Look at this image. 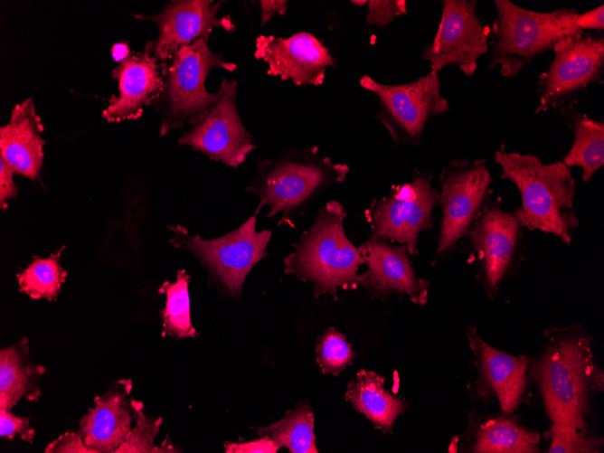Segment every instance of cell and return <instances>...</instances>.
Listing matches in <instances>:
<instances>
[{"instance_id": "obj_29", "label": "cell", "mask_w": 604, "mask_h": 453, "mask_svg": "<svg viewBox=\"0 0 604 453\" xmlns=\"http://www.w3.org/2000/svg\"><path fill=\"white\" fill-rule=\"evenodd\" d=\"M135 409L136 427L131 429L125 440L115 453H161L178 452L166 439L160 447L154 445V439L157 435L162 418L153 419L143 411V403L133 400Z\"/></svg>"}, {"instance_id": "obj_20", "label": "cell", "mask_w": 604, "mask_h": 453, "mask_svg": "<svg viewBox=\"0 0 604 453\" xmlns=\"http://www.w3.org/2000/svg\"><path fill=\"white\" fill-rule=\"evenodd\" d=\"M130 379L116 381L80 422L85 444L95 453H115L131 430L135 409Z\"/></svg>"}, {"instance_id": "obj_16", "label": "cell", "mask_w": 604, "mask_h": 453, "mask_svg": "<svg viewBox=\"0 0 604 453\" xmlns=\"http://www.w3.org/2000/svg\"><path fill=\"white\" fill-rule=\"evenodd\" d=\"M254 57L267 63V74L291 80L297 86L323 84L326 69L336 68L329 49L313 34L299 32L289 37L260 35Z\"/></svg>"}, {"instance_id": "obj_14", "label": "cell", "mask_w": 604, "mask_h": 453, "mask_svg": "<svg viewBox=\"0 0 604 453\" xmlns=\"http://www.w3.org/2000/svg\"><path fill=\"white\" fill-rule=\"evenodd\" d=\"M441 4L437 33L420 57L438 72L454 65L467 77L472 76L478 59L488 51L489 30L477 16L475 0H443Z\"/></svg>"}, {"instance_id": "obj_24", "label": "cell", "mask_w": 604, "mask_h": 453, "mask_svg": "<svg viewBox=\"0 0 604 453\" xmlns=\"http://www.w3.org/2000/svg\"><path fill=\"white\" fill-rule=\"evenodd\" d=\"M561 109L574 133V141L562 162L570 168L580 167L581 179L587 183L604 165V122L580 112L572 103Z\"/></svg>"}, {"instance_id": "obj_2", "label": "cell", "mask_w": 604, "mask_h": 453, "mask_svg": "<svg viewBox=\"0 0 604 453\" xmlns=\"http://www.w3.org/2000/svg\"><path fill=\"white\" fill-rule=\"evenodd\" d=\"M501 179L512 182L522 199L515 209L524 228L557 236L569 245L580 225L574 209L576 183L562 160L543 164L531 154L509 152L505 145L494 154Z\"/></svg>"}, {"instance_id": "obj_38", "label": "cell", "mask_w": 604, "mask_h": 453, "mask_svg": "<svg viewBox=\"0 0 604 453\" xmlns=\"http://www.w3.org/2000/svg\"><path fill=\"white\" fill-rule=\"evenodd\" d=\"M260 26H264L275 14L285 15L289 1L287 0H260Z\"/></svg>"}, {"instance_id": "obj_3", "label": "cell", "mask_w": 604, "mask_h": 453, "mask_svg": "<svg viewBox=\"0 0 604 453\" xmlns=\"http://www.w3.org/2000/svg\"><path fill=\"white\" fill-rule=\"evenodd\" d=\"M317 146L289 148L255 162L257 174L245 187L259 197L255 215L267 206V218L281 213L278 227L293 226L292 222L303 216L321 193L344 181L349 166L330 157L320 158Z\"/></svg>"}, {"instance_id": "obj_5", "label": "cell", "mask_w": 604, "mask_h": 453, "mask_svg": "<svg viewBox=\"0 0 604 453\" xmlns=\"http://www.w3.org/2000/svg\"><path fill=\"white\" fill-rule=\"evenodd\" d=\"M495 15L489 35L492 59L488 69L500 66L504 77L513 79L534 58L552 50L562 39L579 33L578 12L559 8L537 12L508 0H495Z\"/></svg>"}, {"instance_id": "obj_4", "label": "cell", "mask_w": 604, "mask_h": 453, "mask_svg": "<svg viewBox=\"0 0 604 453\" xmlns=\"http://www.w3.org/2000/svg\"><path fill=\"white\" fill-rule=\"evenodd\" d=\"M347 213L338 201L322 206L313 223L290 245L294 251L284 259L286 274L313 286L314 297L329 294L338 298V288H354L364 260L348 239L344 222Z\"/></svg>"}, {"instance_id": "obj_25", "label": "cell", "mask_w": 604, "mask_h": 453, "mask_svg": "<svg viewBox=\"0 0 604 453\" xmlns=\"http://www.w3.org/2000/svg\"><path fill=\"white\" fill-rule=\"evenodd\" d=\"M472 436L471 452H540V434L526 428L511 415L503 414L485 420L473 430Z\"/></svg>"}, {"instance_id": "obj_30", "label": "cell", "mask_w": 604, "mask_h": 453, "mask_svg": "<svg viewBox=\"0 0 604 453\" xmlns=\"http://www.w3.org/2000/svg\"><path fill=\"white\" fill-rule=\"evenodd\" d=\"M316 363L322 373L338 376L356 357L345 335L329 327L317 339L316 347Z\"/></svg>"}, {"instance_id": "obj_11", "label": "cell", "mask_w": 604, "mask_h": 453, "mask_svg": "<svg viewBox=\"0 0 604 453\" xmlns=\"http://www.w3.org/2000/svg\"><path fill=\"white\" fill-rule=\"evenodd\" d=\"M431 180L430 173L416 170L410 181L392 185L387 195L373 199L364 211L372 233L418 256L420 233L433 228L438 189Z\"/></svg>"}, {"instance_id": "obj_31", "label": "cell", "mask_w": 604, "mask_h": 453, "mask_svg": "<svg viewBox=\"0 0 604 453\" xmlns=\"http://www.w3.org/2000/svg\"><path fill=\"white\" fill-rule=\"evenodd\" d=\"M543 436L549 453H598L603 448V438L565 424L552 422Z\"/></svg>"}, {"instance_id": "obj_27", "label": "cell", "mask_w": 604, "mask_h": 453, "mask_svg": "<svg viewBox=\"0 0 604 453\" xmlns=\"http://www.w3.org/2000/svg\"><path fill=\"white\" fill-rule=\"evenodd\" d=\"M189 283L190 276L187 272L178 269L175 282L166 280L158 288V292L166 297L165 307L160 312L163 336L169 335L175 339L197 336L190 316Z\"/></svg>"}, {"instance_id": "obj_13", "label": "cell", "mask_w": 604, "mask_h": 453, "mask_svg": "<svg viewBox=\"0 0 604 453\" xmlns=\"http://www.w3.org/2000/svg\"><path fill=\"white\" fill-rule=\"evenodd\" d=\"M236 80L223 78L213 103L178 138L214 161L237 169L257 148L255 138L244 127L237 108Z\"/></svg>"}, {"instance_id": "obj_18", "label": "cell", "mask_w": 604, "mask_h": 453, "mask_svg": "<svg viewBox=\"0 0 604 453\" xmlns=\"http://www.w3.org/2000/svg\"><path fill=\"white\" fill-rule=\"evenodd\" d=\"M478 378L473 386L479 398L495 395L504 415L512 413L522 404L529 386L530 359L513 355L488 344L475 326L466 327Z\"/></svg>"}, {"instance_id": "obj_7", "label": "cell", "mask_w": 604, "mask_h": 453, "mask_svg": "<svg viewBox=\"0 0 604 453\" xmlns=\"http://www.w3.org/2000/svg\"><path fill=\"white\" fill-rule=\"evenodd\" d=\"M253 214L237 229L221 237L204 240L181 225H168L173 247L186 250L205 267L210 279L229 297L239 298L253 267L269 255L271 230L257 231Z\"/></svg>"}, {"instance_id": "obj_19", "label": "cell", "mask_w": 604, "mask_h": 453, "mask_svg": "<svg viewBox=\"0 0 604 453\" xmlns=\"http://www.w3.org/2000/svg\"><path fill=\"white\" fill-rule=\"evenodd\" d=\"M118 80V95H112L102 111L109 123L136 120L146 107L154 104L163 88L161 65L154 55V41H147L144 50L129 53L111 71Z\"/></svg>"}, {"instance_id": "obj_33", "label": "cell", "mask_w": 604, "mask_h": 453, "mask_svg": "<svg viewBox=\"0 0 604 453\" xmlns=\"http://www.w3.org/2000/svg\"><path fill=\"white\" fill-rule=\"evenodd\" d=\"M18 434L22 439L33 443L35 430L30 428L29 419L16 416L8 410L0 409V436L14 440Z\"/></svg>"}, {"instance_id": "obj_39", "label": "cell", "mask_w": 604, "mask_h": 453, "mask_svg": "<svg viewBox=\"0 0 604 453\" xmlns=\"http://www.w3.org/2000/svg\"><path fill=\"white\" fill-rule=\"evenodd\" d=\"M113 52V57L116 58L117 60L121 61L124 59L127 55L130 53L129 48L127 44H117L113 47L112 49Z\"/></svg>"}, {"instance_id": "obj_32", "label": "cell", "mask_w": 604, "mask_h": 453, "mask_svg": "<svg viewBox=\"0 0 604 453\" xmlns=\"http://www.w3.org/2000/svg\"><path fill=\"white\" fill-rule=\"evenodd\" d=\"M366 5V22L379 28L387 27L394 18L407 14L405 0H369Z\"/></svg>"}, {"instance_id": "obj_23", "label": "cell", "mask_w": 604, "mask_h": 453, "mask_svg": "<svg viewBox=\"0 0 604 453\" xmlns=\"http://www.w3.org/2000/svg\"><path fill=\"white\" fill-rule=\"evenodd\" d=\"M45 372L29 356V344L23 337L14 345L0 351V409L10 411L23 398L38 401L39 382Z\"/></svg>"}, {"instance_id": "obj_12", "label": "cell", "mask_w": 604, "mask_h": 453, "mask_svg": "<svg viewBox=\"0 0 604 453\" xmlns=\"http://www.w3.org/2000/svg\"><path fill=\"white\" fill-rule=\"evenodd\" d=\"M554 57L539 77L535 113L561 108L602 76L604 37L579 32L560 40L552 49Z\"/></svg>"}, {"instance_id": "obj_40", "label": "cell", "mask_w": 604, "mask_h": 453, "mask_svg": "<svg viewBox=\"0 0 604 453\" xmlns=\"http://www.w3.org/2000/svg\"><path fill=\"white\" fill-rule=\"evenodd\" d=\"M351 3L353 5H355L363 6V5L367 4V1L366 0H363V1L353 0V1H351Z\"/></svg>"}, {"instance_id": "obj_34", "label": "cell", "mask_w": 604, "mask_h": 453, "mask_svg": "<svg viewBox=\"0 0 604 453\" xmlns=\"http://www.w3.org/2000/svg\"><path fill=\"white\" fill-rule=\"evenodd\" d=\"M45 453H95L84 442L80 431H67L48 444Z\"/></svg>"}, {"instance_id": "obj_6", "label": "cell", "mask_w": 604, "mask_h": 453, "mask_svg": "<svg viewBox=\"0 0 604 453\" xmlns=\"http://www.w3.org/2000/svg\"><path fill=\"white\" fill-rule=\"evenodd\" d=\"M163 88L154 102L160 112L159 136L195 121L216 99L206 90L209 74L218 69L232 72L237 64L213 52L203 38L181 46L165 62H160Z\"/></svg>"}, {"instance_id": "obj_26", "label": "cell", "mask_w": 604, "mask_h": 453, "mask_svg": "<svg viewBox=\"0 0 604 453\" xmlns=\"http://www.w3.org/2000/svg\"><path fill=\"white\" fill-rule=\"evenodd\" d=\"M315 418L307 402H298L288 410L282 420L266 427L257 429L258 434L268 436L280 448L291 453H317L316 437L314 433Z\"/></svg>"}, {"instance_id": "obj_8", "label": "cell", "mask_w": 604, "mask_h": 453, "mask_svg": "<svg viewBox=\"0 0 604 453\" xmlns=\"http://www.w3.org/2000/svg\"><path fill=\"white\" fill-rule=\"evenodd\" d=\"M359 84L377 97L376 118L395 146L419 145L428 121L449 110L448 100L441 95L439 72L433 70L403 84H383L364 74Z\"/></svg>"}, {"instance_id": "obj_22", "label": "cell", "mask_w": 604, "mask_h": 453, "mask_svg": "<svg viewBox=\"0 0 604 453\" xmlns=\"http://www.w3.org/2000/svg\"><path fill=\"white\" fill-rule=\"evenodd\" d=\"M385 378L373 371L361 370L348 382L345 400L363 414L377 429L391 433L407 404L402 397L384 389Z\"/></svg>"}, {"instance_id": "obj_17", "label": "cell", "mask_w": 604, "mask_h": 453, "mask_svg": "<svg viewBox=\"0 0 604 453\" xmlns=\"http://www.w3.org/2000/svg\"><path fill=\"white\" fill-rule=\"evenodd\" d=\"M223 3L222 0H173L156 14H134V17L156 24L158 35L154 41V55L159 62H165L183 45L200 38L208 42L214 28L220 27L230 33L236 30L231 16H218Z\"/></svg>"}, {"instance_id": "obj_35", "label": "cell", "mask_w": 604, "mask_h": 453, "mask_svg": "<svg viewBox=\"0 0 604 453\" xmlns=\"http://www.w3.org/2000/svg\"><path fill=\"white\" fill-rule=\"evenodd\" d=\"M279 448L278 443L268 436L248 442H227L224 445L227 453H276Z\"/></svg>"}, {"instance_id": "obj_10", "label": "cell", "mask_w": 604, "mask_h": 453, "mask_svg": "<svg viewBox=\"0 0 604 453\" xmlns=\"http://www.w3.org/2000/svg\"><path fill=\"white\" fill-rule=\"evenodd\" d=\"M492 182L486 159H454L443 168L437 187L442 215L436 259L452 252L464 239L489 199Z\"/></svg>"}, {"instance_id": "obj_15", "label": "cell", "mask_w": 604, "mask_h": 453, "mask_svg": "<svg viewBox=\"0 0 604 453\" xmlns=\"http://www.w3.org/2000/svg\"><path fill=\"white\" fill-rule=\"evenodd\" d=\"M358 249L366 265V269L358 274V286L366 289L373 299L384 300L400 294L407 296L413 304L427 303L429 283L416 275L406 247L371 233Z\"/></svg>"}, {"instance_id": "obj_37", "label": "cell", "mask_w": 604, "mask_h": 453, "mask_svg": "<svg viewBox=\"0 0 604 453\" xmlns=\"http://www.w3.org/2000/svg\"><path fill=\"white\" fill-rule=\"evenodd\" d=\"M13 174L11 167L0 158V207L2 210L7 209V201L14 198L18 193Z\"/></svg>"}, {"instance_id": "obj_28", "label": "cell", "mask_w": 604, "mask_h": 453, "mask_svg": "<svg viewBox=\"0 0 604 453\" xmlns=\"http://www.w3.org/2000/svg\"><path fill=\"white\" fill-rule=\"evenodd\" d=\"M65 246L47 258L33 256V261L16 275L19 291L33 299L54 300L61 290L68 276L60 265V258Z\"/></svg>"}, {"instance_id": "obj_36", "label": "cell", "mask_w": 604, "mask_h": 453, "mask_svg": "<svg viewBox=\"0 0 604 453\" xmlns=\"http://www.w3.org/2000/svg\"><path fill=\"white\" fill-rule=\"evenodd\" d=\"M574 26L578 32L603 31L604 5H600L585 13L578 14L574 21Z\"/></svg>"}, {"instance_id": "obj_9", "label": "cell", "mask_w": 604, "mask_h": 453, "mask_svg": "<svg viewBox=\"0 0 604 453\" xmlns=\"http://www.w3.org/2000/svg\"><path fill=\"white\" fill-rule=\"evenodd\" d=\"M523 230L516 210L505 211L488 199L464 237L489 299L496 296L520 262Z\"/></svg>"}, {"instance_id": "obj_21", "label": "cell", "mask_w": 604, "mask_h": 453, "mask_svg": "<svg viewBox=\"0 0 604 453\" xmlns=\"http://www.w3.org/2000/svg\"><path fill=\"white\" fill-rule=\"evenodd\" d=\"M43 130L33 99L14 107L9 122L0 127V158L14 174L31 180L40 176L44 157Z\"/></svg>"}, {"instance_id": "obj_1", "label": "cell", "mask_w": 604, "mask_h": 453, "mask_svg": "<svg viewBox=\"0 0 604 453\" xmlns=\"http://www.w3.org/2000/svg\"><path fill=\"white\" fill-rule=\"evenodd\" d=\"M543 338L542 349L530 361L529 379L538 386L552 422L587 429L591 398L604 389L591 337L580 324H572L545 329Z\"/></svg>"}]
</instances>
